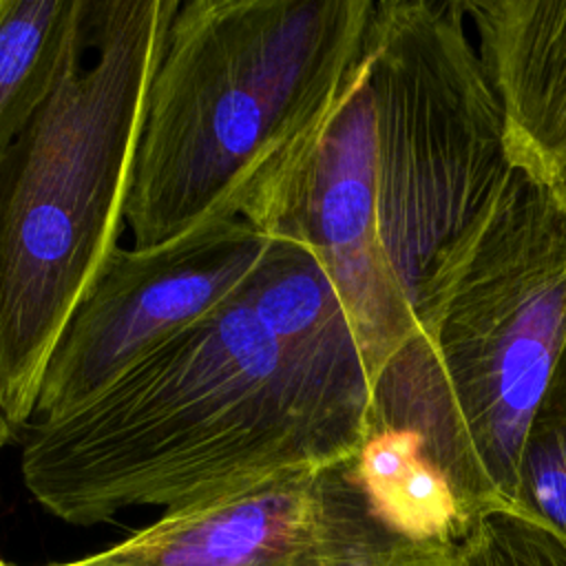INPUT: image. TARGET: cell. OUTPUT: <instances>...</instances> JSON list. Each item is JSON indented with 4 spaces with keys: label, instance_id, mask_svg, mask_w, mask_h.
Wrapping results in <instances>:
<instances>
[{
    "label": "cell",
    "instance_id": "15",
    "mask_svg": "<svg viewBox=\"0 0 566 566\" xmlns=\"http://www.w3.org/2000/svg\"><path fill=\"white\" fill-rule=\"evenodd\" d=\"M0 2H2V0H0Z\"/></svg>",
    "mask_w": 566,
    "mask_h": 566
},
{
    "label": "cell",
    "instance_id": "6",
    "mask_svg": "<svg viewBox=\"0 0 566 566\" xmlns=\"http://www.w3.org/2000/svg\"><path fill=\"white\" fill-rule=\"evenodd\" d=\"M338 467L168 509L122 542L60 564L336 566L332 497Z\"/></svg>",
    "mask_w": 566,
    "mask_h": 566
},
{
    "label": "cell",
    "instance_id": "8",
    "mask_svg": "<svg viewBox=\"0 0 566 566\" xmlns=\"http://www.w3.org/2000/svg\"><path fill=\"white\" fill-rule=\"evenodd\" d=\"M66 55L44 29L27 22L0 24V164L35 108L66 75ZM0 405V447L13 440Z\"/></svg>",
    "mask_w": 566,
    "mask_h": 566
},
{
    "label": "cell",
    "instance_id": "9",
    "mask_svg": "<svg viewBox=\"0 0 566 566\" xmlns=\"http://www.w3.org/2000/svg\"><path fill=\"white\" fill-rule=\"evenodd\" d=\"M513 511L566 539V345L526 436Z\"/></svg>",
    "mask_w": 566,
    "mask_h": 566
},
{
    "label": "cell",
    "instance_id": "1",
    "mask_svg": "<svg viewBox=\"0 0 566 566\" xmlns=\"http://www.w3.org/2000/svg\"><path fill=\"white\" fill-rule=\"evenodd\" d=\"M369 409L367 380L283 354L241 294L73 409L29 420L20 473L51 515L88 526L347 464Z\"/></svg>",
    "mask_w": 566,
    "mask_h": 566
},
{
    "label": "cell",
    "instance_id": "14",
    "mask_svg": "<svg viewBox=\"0 0 566 566\" xmlns=\"http://www.w3.org/2000/svg\"><path fill=\"white\" fill-rule=\"evenodd\" d=\"M562 208H566V203H564V206H562Z\"/></svg>",
    "mask_w": 566,
    "mask_h": 566
},
{
    "label": "cell",
    "instance_id": "5",
    "mask_svg": "<svg viewBox=\"0 0 566 566\" xmlns=\"http://www.w3.org/2000/svg\"><path fill=\"white\" fill-rule=\"evenodd\" d=\"M272 245V234L241 217L197 226L157 245H119L66 323L31 420L73 409L237 301Z\"/></svg>",
    "mask_w": 566,
    "mask_h": 566
},
{
    "label": "cell",
    "instance_id": "12",
    "mask_svg": "<svg viewBox=\"0 0 566 566\" xmlns=\"http://www.w3.org/2000/svg\"><path fill=\"white\" fill-rule=\"evenodd\" d=\"M0 566H9V564H4V562H2V559H0Z\"/></svg>",
    "mask_w": 566,
    "mask_h": 566
},
{
    "label": "cell",
    "instance_id": "4",
    "mask_svg": "<svg viewBox=\"0 0 566 566\" xmlns=\"http://www.w3.org/2000/svg\"><path fill=\"white\" fill-rule=\"evenodd\" d=\"M179 2H97L93 60L62 77L0 164V405L15 436L66 323L119 248L146 99Z\"/></svg>",
    "mask_w": 566,
    "mask_h": 566
},
{
    "label": "cell",
    "instance_id": "3",
    "mask_svg": "<svg viewBox=\"0 0 566 566\" xmlns=\"http://www.w3.org/2000/svg\"><path fill=\"white\" fill-rule=\"evenodd\" d=\"M566 345V208L515 170L453 279L371 385L365 440L436 475L478 524L515 509Z\"/></svg>",
    "mask_w": 566,
    "mask_h": 566
},
{
    "label": "cell",
    "instance_id": "7",
    "mask_svg": "<svg viewBox=\"0 0 566 566\" xmlns=\"http://www.w3.org/2000/svg\"><path fill=\"white\" fill-rule=\"evenodd\" d=\"M511 166L566 203V0H460Z\"/></svg>",
    "mask_w": 566,
    "mask_h": 566
},
{
    "label": "cell",
    "instance_id": "11",
    "mask_svg": "<svg viewBox=\"0 0 566 566\" xmlns=\"http://www.w3.org/2000/svg\"><path fill=\"white\" fill-rule=\"evenodd\" d=\"M462 566H566V539L513 509L484 513L460 551Z\"/></svg>",
    "mask_w": 566,
    "mask_h": 566
},
{
    "label": "cell",
    "instance_id": "13",
    "mask_svg": "<svg viewBox=\"0 0 566 566\" xmlns=\"http://www.w3.org/2000/svg\"><path fill=\"white\" fill-rule=\"evenodd\" d=\"M49 566H62V564H60V562H57V564H49Z\"/></svg>",
    "mask_w": 566,
    "mask_h": 566
},
{
    "label": "cell",
    "instance_id": "2",
    "mask_svg": "<svg viewBox=\"0 0 566 566\" xmlns=\"http://www.w3.org/2000/svg\"><path fill=\"white\" fill-rule=\"evenodd\" d=\"M374 4L179 2L126 199L135 248L232 217L270 230L360 69Z\"/></svg>",
    "mask_w": 566,
    "mask_h": 566
},
{
    "label": "cell",
    "instance_id": "10",
    "mask_svg": "<svg viewBox=\"0 0 566 566\" xmlns=\"http://www.w3.org/2000/svg\"><path fill=\"white\" fill-rule=\"evenodd\" d=\"M332 524L336 566H462L460 551L413 544L389 531L367 504L349 462L336 469Z\"/></svg>",
    "mask_w": 566,
    "mask_h": 566
}]
</instances>
